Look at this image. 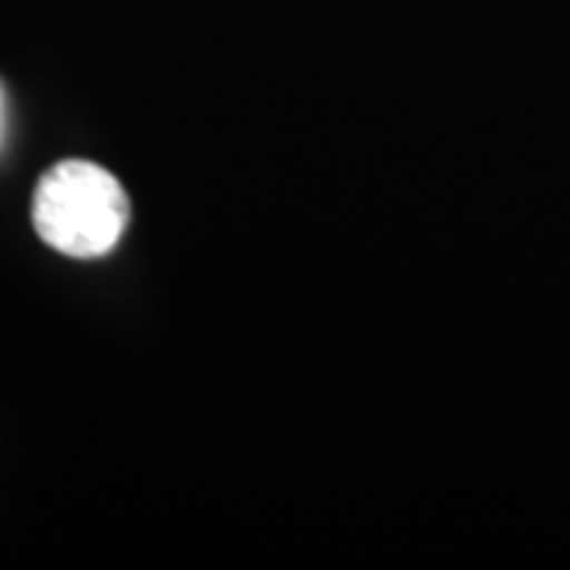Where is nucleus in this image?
Returning a JSON list of instances; mask_svg holds the SVG:
<instances>
[{
  "label": "nucleus",
  "mask_w": 570,
  "mask_h": 570,
  "mask_svg": "<svg viewBox=\"0 0 570 570\" xmlns=\"http://www.w3.org/2000/svg\"><path fill=\"white\" fill-rule=\"evenodd\" d=\"M127 223V190L102 165L67 159L41 175L32 200V225L41 242L63 257H105L121 242Z\"/></svg>",
  "instance_id": "obj_1"
}]
</instances>
